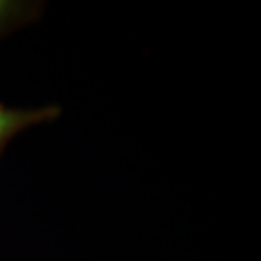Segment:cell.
<instances>
[{
    "mask_svg": "<svg viewBox=\"0 0 261 261\" xmlns=\"http://www.w3.org/2000/svg\"><path fill=\"white\" fill-rule=\"evenodd\" d=\"M61 115L58 105H44L37 108H10L0 103V155L20 132L56 121Z\"/></svg>",
    "mask_w": 261,
    "mask_h": 261,
    "instance_id": "cell-1",
    "label": "cell"
},
{
    "mask_svg": "<svg viewBox=\"0 0 261 261\" xmlns=\"http://www.w3.org/2000/svg\"><path fill=\"white\" fill-rule=\"evenodd\" d=\"M42 2L34 0H0V39L25 28L41 18Z\"/></svg>",
    "mask_w": 261,
    "mask_h": 261,
    "instance_id": "cell-2",
    "label": "cell"
}]
</instances>
